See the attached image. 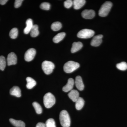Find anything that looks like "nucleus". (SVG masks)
<instances>
[{
    "mask_svg": "<svg viewBox=\"0 0 127 127\" xmlns=\"http://www.w3.org/2000/svg\"><path fill=\"white\" fill-rule=\"evenodd\" d=\"M36 127H46L45 124L43 123H39L37 124Z\"/></svg>",
    "mask_w": 127,
    "mask_h": 127,
    "instance_id": "32",
    "label": "nucleus"
},
{
    "mask_svg": "<svg viewBox=\"0 0 127 127\" xmlns=\"http://www.w3.org/2000/svg\"><path fill=\"white\" fill-rule=\"evenodd\" d=\"M62 27V25L59 22H56L53 23L51 26V28L54 31H57L61 30Z\"/></svg>",
    "mask_w": 127,
    "mask_h": 127,
    "instance_id": "23",
    "label": "nucleus"
},
{
    "mask_svg": "<svg viewBox=\"0 0 127 127\" xmlns=\"http://www.w3.org/2000/svg\"><path fill=\"white\" fill-rule=\"evenodd\" d=\"M32 105L37 114H40L42 113V108L39 103L36 102H34L32 103Z\"/></svg>",
    "mask_w": 127,
    "mask_h": 127,
    "instance_id": "24",
    "label": "nucleus"
},
{
    "mask_svg": "<svg viewBox=\"0 0 127 127\" xmlns=\"http://www.w3.org/2000/svg\"><path fill=\"white\" fill-rule=\"evenodd\" d=\"M30 32L31 36L32 37H35L37 36L39 34L38 26L36 25H33Z\"/></svg>",
    "mask_w": 127,
    "mask_h": 127,
    "instance_id": "22",
    "label": "nucleus"
},
{
    "mask_svg": "<svg viewBox=\"0 0 127 127\" xmlns=\"http://www.w3.org/2000/svg\"><path fill=\"white\" fill-rule=\"evenodd\" d=\"M79 64L73 61H69L66 63L64 66V70L66 73H71L79 67Z\"/></svg>",
    "mask_w": 127,
    "mask_h": 127,
    "instance_id": "3",
    "label": "nucleus"
},
{
    "mask_svg": "<svg viewBox=\"0 0 127 127\" xmlns=\"http://www.w3.org/2000/svg\"><path fill=\"white\" fill-rule=\"evenodd\" d=\"M68 95L69 97L74 102H76L79 97V93L76 90H71Z\"/></svg>",
    "mask_w": 127,
    "mask_h": 127,
    "instance_id": "13",
    "label": "nucleus"
},
{
    "mask_svg": "<svg viewBox=\"0 0 127 127\" xmlns=\"http://www.w3.org/2000/svg\"><path fill=\"white\" fill-rule=\"evenodd\" d=\"M23 0H16L14 3V6L16 8H18L21 5Z\"/></svg>",
    "mask_w": 127,
    "mask_h": 127,
    "instance_id": "31",
    "label": "nucleus"
},
{
    "mask_svg": "<svg viewBox=\"0 0 127 127\" xmlns=\"http://www.w3.org/2000/svg\"><path fill=\"white\" fill-rule=\"evenodd\" d=\"M75 84L77 88L80 91L84 89V86L82 79L80 76H77L75 78Z\"/></svg>",
    "mask_w": 127,
    "mask_h": 127,
    "instance_id": "12",
    "label": "nucleus"
},
{
    "mask_svg": "<svg viewBox=\"0 0 127 127\" xmlns=\"http://www.w3.org/2000/svg\"><path fill=\"white\" fill-rule=\"evenodd\" d=\"M59 120L61 125L63 127H69L70 126L71 120L67 111L63 110L59 115Z\"/></svg>",
    "mask_w": 127,
    "mask_h": 127,
    "instance_id": "1",
    "label": "nucleus"
},
{
    "mask_svg": "<svg viewBox=\"0 0 127 127\" xmlns=\"http://www.w3.org/2000/svg\"><path fill=\"white\" fill-rule=\"evenodd\" d=\"M116 67L119 70H126L127 69V64L125 62H122L120 63L117 64Z\"/></svg>",
    "mask_w": 127,
    "mask_h": 127,
    "instance_id": "27",
    "label": "nucleus"
},
{
    "mask_svg": "<svg viewBox=\"0 0 127 127\" xmlns=\"http://www.w3.org/2000/svg\"><path fill=\"white\" fill-rule=\"evenodd\" d=\"M82 16L83 18L91 19L95 17V12L93 10H85L82 12Z\"/></svg>",
    "mask_w": 127,
    "mask_h": 127,
    "instance_id": "9",
    "label": "nucleus"
},
{
    "mask_svg": "<svg viewBox=\"0 0 127 127\" xmlns=\"http://www.w3.org/2000/svg\"><path fill=\"white\" fill-rule=\"evenodd\" d=\"M10 93L11 95L15 96L17 97H20L21 96L20 89L17 86L13 87L11 89Z\"/></svg>",
    "mask_w": 127,
    "mask_h": 127,
    "instance_id": "14",
    "label": "nucleus"
},
{
    "mask_svg": "<svg viewBox=\"0 0 127 127\" xmlns=\"http://www.w3.org/2000/svg\"><path fill=\"white\" fill-rule=\"evenodd\" d=\"M95 34L93 30L89 29H83L78 32L77 36L78 38L81 39H88L92 37Z\"/></svg>",
    "mask_w": 127,
    "mask_h": 127,
    "instance_id": "6",
    "label": "nucleus"
},
{
    "mask_svg": "<svg viewBox=\"0 0 127 127\" xmlns=\"http://www.w3.org/2000/svg\"><path fill=\"white\" fill-rule=\"evenodd\" d=\"M26 81L27 82L26 87L28 89H32L36 85V82L31 77H27Z\"/></svg>",
    "mask_w": 127,
    "mask_h": 127,
    "instance_id": "20",
    "label": "nucleus"
},
{
    "mask_svg": "<svg viewBox=\"0 0 127 127\" xmlns=\"http://www.w3.org/2000/svg\"><path fill=\"white\" fill-rule=\"evenodd\" d=\"M73 5V1L71 0H67L64 2V6L65 7L69 9Z\"/></svg>",
    "mask_w": 127,
    "mask_h": 127,
    "instance_id": "30",
    "label": "nucleus"
},
{
    "mask_svg": "<svg viewBox=\"0 0 127 127\" xmlns=\"http://www.w3.org/2000/svg\"><path fill=\"white\" fill-rule=\"evenodd\" d=\"M26 26L24 30V32L25 34H28L31 32L32 27H33V22L31 19H28L26 22Z\"/></svg>",
    "mask_w": 127,
    "mask_h": 127,
    "instance_id": "16",
    "label": "nucleus"
},
{
    "mask_svg": "<svg viewBox=\"0 0 127 127\" xmlns=\"http://www.w3.org/2000/svg\"><path fill=\"white\" fill-rule=\"evenodd\" d=\"M56 98L54 95L50 93L46 94L43 97V103L46 108H50L55 104Z\"/></svg>",
    "mask_w": 127,
    "mask_h": 127,
    "instance_id": "2",
    "label": "nucleus"
},
{
    "mask_svg": "<svg viewBox=\"0 0 127 127\" xmlns=\"http://www.w3.org/2000/svg\"><path fill=\"white\" fill-rule=\"evenodd\" d=\"M55 67L54 64L48 61H44L42 64V68L46 75H50L53 71Z\"/></svg>",
    "mask_w": 127,
    "mask_h": 127,
    "instance_id": "5",
    "label": "nucleus"
},
{
    "mask_svg": "<svg viewBox=\"0 0 127 127\" xmlns=\"http://www.w3.org/2000/svg\"><path fill=\"white\" fill-rule=\"evenodd\" d=\"M36 54V51L34 48H30L25 53V59L27 62H30L34 59Z\"/></svg>",
    "mask_w": 127,
    "mask_h": 127,
    "instance_id": "7",
    "label": "nucleus"
},
{
    "mask_svg": "<svg viewBox=\"0 0 127 127\" xmlns=\"http://www.w3.org/2000/svg\"><path fill=\"white\" fill-rule=\"evenodd\" d=\"M112 5V3L110 1H106L104 2L101 6L98 11L99 15L102 17L107 16L111 10Z\"/></svg>",
    "mask_w": 127,
    "mask_h": 127,
    "instance_id": "4",
    "label": "nucleus"
},
{
    "mask_svg": "<svg viewBox=\"0 0 127 127\" xmlns=\"http://www.w3.org/2000/svg\"><path fill=\"white\" fill-rule=\"evenodd\" d=\"M84 0H74L73 1V7L75 10H78L82 8L86 3Z\"/></svg>",
    "mask_w": 127,
    "mask_h": 127,
    "instance_id": "15",
    "label": "nucleus"
},
{
    "mask_svg": "<svg viewBox=\"0 0 127 127\" xmlns=\"http://www.w3.org/2000/svg\"><path fill=\"white\" fill-rule=\"evenodd\" d=\"M51 5L49 3L47 2H44L41 3L40 5V7L41 9H43V10H48L50 9Z\"/></svg>",
    "mask_w": 127,
    "mask_h": 127,
    "instance_id": "29",
    "label": "nucleus"
},
{
    "mask_svg": "<svg viewBox=\"0 0 127 127\" xmlns=\"http://www.w3.org/2000/svg\"><path fill=\"white\" fill-rule=\"evenodd\" d=\"M7 62L8 66L15 65L16 64L17 62V58L15 53L14 52H11L9 53L7 56Z\"/></svg>",
    "mask_w": 127,
    "mask_h": 127,
    "instance_id": "8",
    "label": "nucleus"
},
{
    "mask_svg": "<svg viewBox=\"0 0 127 127\" xmlns=\"http://www.w3.org/2000/svg\"><path fill=\"white\" fill-rule=\"evenodd\" d=\"M84 104V101L82 98L79 97L76 102L75 107L78 110H81L83 107Z\"/></svg>",
    "mask_w": 127,
    "mask_h": 127,
    "instance_id": "21",
    "label": "nucleus"
},
{
    "mask_svg": "<svg viewBox=\"0 0 127 127\" xmlns=\"http://www.w3.org/2000/svg\"><path fill=\"white\" fill-rule=\"evenodd\" d=\"M10 122L16 127H25V124L24 122L21 120H17L11 118L9 119Z\"/></svg>",
    "mask_w": 127,
    "mask_h": 127,
    "instance_id": "18",
    "label": "nucleus"
},
{
    "mask_svg": "<svg viewBox=\"0 0 127 127\" xmlns=\"http://www.w3.org/2000/svg\"><path fill=\"white\" fill-rule=\"evenodd\" d=\"M102 35H98L94 37L91 42V45L93 46L97 47L100 46L102 42Z\"/></svg>",
    "mask_w": 127,
    "mask_h": 127,
    "instance_id": "10",
    "label": "nucleus"
},
{
    "mask_svg": "<svg viewBox=\"0 0 127 127\" xmlns=\"http://www.w3.org/2000/svg\"><path fill=\"white\" fill-rule=\"evenodd\" d=\"M75 84V81L72 78L68 79L67 83L63 88V91L65 92L71 91L72 90L73 86Z\"/></svg>",
    "mask_w": 127,
    "mask_h": 127,
    "instance_id": "11",
    "label": "nucleus"
},
{
    "mask_svg": "<svg viewBox=\"0 0 127 127\" xmlns=\"http://www.w3.org/2000/svg\"><path fill=\"white\" fill-rule=\"evenodd\" d=\"M65 33L64 32H61L58 33L53 37V40L55 43H58L62 40H63L65 36Z\"/></svg>",
    "mask_w": 127,
    "mask_h": 127,
    "instance_id": "19",
    "label": "nucleus"
},
{
    "mask_svg": "<svg viewBox=\"0 0 127 127\" xmlns=\"http://www.w3.org/2000/svg\"><path fill=\"white\" fill-rule=\"evenodd\" d=\"M6 62L4 57L3 56H0V70L4 71L5 68Z\"/></svg>",
    "mask_w": 127,
    "mask_h": 127,
    "instance_id": "26",
    "label": "nucleus"
},
{
    "mask_svg": "<svg viewBox=\"0 0 127 127\" xmlns=\"http://www.w3.org/2000/svg\"><path fill=\"white\" fill-rule=\"evenodd\" d=\"M83 47V44L80 42H74L73 43L72 47L71 49V52L74 53L81 50Z\"/></svg>",
    "mask_w": 127,
    "mask_h": 127,
    "instance_id": "17",
    "label": "nucleus"
},
{
    "mask_svg": "<svg viewBox=\"0 0 127 127\" xmlns=\"http://www.w3.org/2000/svg\"><path fill=\"white\" fill-rule=\"evenodd\" d=\"M45 125L46 127H56V123L52 118L48 119L46 122Z\"/></svg>",
    "mask_w": 127,
    "mask_h": 127,
    "instance_id": "28",
    "label": "nucleus"
},
{
    "mask_svg": "<svg viewBox=\"0 0 127 127\" xmlns=\"http://www.w3.org/2000/svg\"><path fill=\"white\" fill-rule=\"evenodd\" d=\"M18 34V30L17 28H15L11 30L9 33V36L12 39H15L17 38Z\"/></svg>",
    "mask_w": 127,
    "mask_h": 127,
    "instance_id": "25",
    "label": "nucleus"
},
{
    "mask_svg": "<svg viewBox=\"0 0 127 127\" xmlns=\"http://www.w3.org/2000/svg\"><path fill=\"white\" fill-rule=\"evenodd\" d=\"M7 1V0H0V4L1 5H4Z\"/></svg>",
    "mask_w": 127,
    "mask_h": 127,
    "instance_id": "33",
    "label": "nucleus"
}]
</instances>
